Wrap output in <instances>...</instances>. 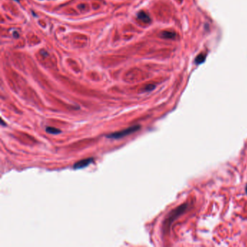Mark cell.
Returning a JSON list of instances; mask_svg holds the SVG:
<instances>
[{
  "mask_svg": "<svg viewBox=\"0 0 247 247\" xmlns=\"http://www.w3.org/2000/svg\"><path fill=\"white\" fill-rule=\"evenodd\" d=\"M246 192H247V186H246Z\"/></svg>",
  "mask_w": 247,
  "mask_h": 247,
  "instance_id": "obj_9",
  "label": "cell"
},
{
  "mask_svg": "<svg viewBox=\"0 0 247 247\" xmlns=\"http://www.w3.org/2000/svg\"><path fill=\"white\" fill-rule=\"evenodd\" d=\"M161 37L164 39H174L176 37V34L173 31H165L161 33Z\"/></svg>",
  "mask_w": 247,
  "mask_h": 247,
  "instance_id": "obj_4",
  "label": "cell"
},
{
  "mask_svg": "<svg viewBox=\"0 0 247 247\" xmlns=\"http://www.w3.org/2000/svg\"><path fill=\"white\" fill-rule=\"evenodd\" d=\"M155 85L149 84V85H147V86H146L145 89H144V90H145L146 92H149V91L153 90V89H155Z\"/></svg>",
  "mask_w": 247,
  "mask_h": 247,
  "instance_id": "obj_7",
  "label": "cell"
},
{
  "mask_svg": "<svg viewBox=\"0 0 247 247\" xmlns=\"http://www.w3.org/2000/svg\"><path fill=\"white\" fill-rule=\"evenodd\" d=\"M46 131L50 134H58L61 133V130L59 129L54 128V127H47L46 128Z\"/></svg>",
  "mask_w": 247,
  "mask_h": 247,
  "instance_id": "obj_5",
  "label": "cell"
},
{
  "mask_svg": "<svg viewBox=\"0 0 247 247\" xmlns=\"http://www.w3.org/2000/svg\"><path fill=\"white\" fill-rule=\"evenodd\" d=\"M137 17L139 20H141V21H143L145 23H149L151 22V18L149 15H148L147 12H144V11H141V12H138Z\"/></svg>",
  "mask_w": 247,
  "mask_h": 247,
  "instance_id": "obj_3",
  "label": "cell"
},
{
  "mask_svg": "<svg viewBox=\"0 0 247 247\" xmlns=\"http://www.w3.org/2000/svg\"><path fill=\"white\" fill-rule=\"evenodd\" d=\"M93 162H94V159L93 158L84 159V160H80V161L75 163L73 165V168L74 169H81V168H86V167H87L88 165H90L91 163H92Z\"/></svg>",
  "mask_w": 247,
  "mask_h": 247,
  "instance_id": "obj_2",
  "label": "cell"
},
{
  "mask_svg": "<svg viewBox=\"0 0 247 247\" xmlns=\"http://www.w3.org/2000/svg\"><path fill=\"white\" fill-rule=\"evenodd\" d=\"M15 1H18V2H19V1H20V0H15Z\"/></svg>",
  "mask_w": 247,
  "mask_h": 247,
  "instance_id": "obj_8",
  "label": "cell"
},
{
  "mask_svg": "<svg viewBox=\"0 0 247 247\" xmlns=\"http://www.w3.org/2000/svg\"><path fill=\"white\" fill-rule=\"evenodd\" d=\"M205 58H206V54H204V53L199 54L197 57H196L195 62H196V64L202 63V62L204 61V59H205Z\"/></svg>",
  "mask_w": 247,
  "mask_h": 247,
  "instance_id": "obj_6",
  "label": "cell"
},
{
  "mask_svg": "<svg viewBox=\"0 0 247 247\" xmlns=\"http://www.w3.org/2000/svg\"><path fill=\"white\" fill-rule=\"evenodd\" d=\"M140 128H141L140 125H133V126L129 127V128L124 129V130H120V131L110 133V134L107 136V138H113V139H118V138H123L125 137V136H128V135H130L131 134V133L138 131Z\"/></svg>",
  "mask_w": 247,
  "mask_h": 247,
  "instance_id": "obj_1",
  "label": "cell"
}]
</instances>
